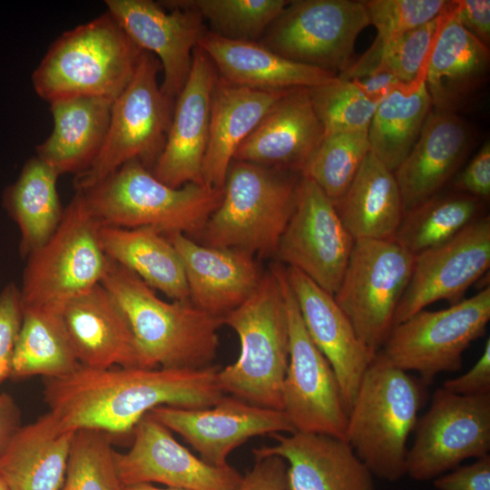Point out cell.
Instances as JSON below:
<instances>
[{
    "instance_id": "obj_1",
    "label": "cell",
    "mask_w": 490,
    "mask_h": 490,
    "mask_svg": "<svg viewBox=\"0 0 490 490\" xmlns=\"http://www.w3.org/2000/svg\"><path fill=\"white\" fill-rule=\"evenodd\" d=\"M219 369L215 365L196 369L80 366L64 377L44 378V396L48 412L65 430L128 434L157 407L196 409L216 404L225 395Z\"/></svg>"
},
{
    "instance_id": "obj_2",
    "label": "cell",
    "mask_w": 490,
    "mask_h": 490,
    "mask_svg": "<svg viewBox=\"0 0 490 490\" xmlns=\"http://www.w3.org/2000/svg\"><path fill=\"white\" fill-rule=\"evenodd\" d=\"M101 283L129 322L142 368L196 369L212 365L222 318L190 300L162 299L138 276L111 260Z\"/></svg>"
},
{
    "instance_id": "obj_3",
    "label": "cell",
    "mask_w": 490,
    "mask_h": 490,
    "mask_svg": "<svg viewBox=\"0 0 490 490\" xmlns=\"http://www.w3.org/2000/svg\"><path fill=\"white\" fill-rule=\"evenodd\" d=\"M425 386L380 351L367 368L348 414L345 439L373 475L388 482L406 475L407 443Z\"/></svg>"
},
{
    "instance_id": "obj_4",
    "label": "cell",
    "mask_w": 490,
    "mask_h": 490,
    "mask_svg": "<svg viewBox=\"0 0 490 490\" xmlns=\"http://www.w3.org/2000/svg\"><path fill=\"white\" fill-rule=\"evenodd\" d=\"M142 53L106 11L61 34L34 71L32 84L49 103L73 97L114 101L132 80Z\"/></svg>"
},
{
    "instance_id": "obj_5",
    "label": "cell",
    "mask_w": 490,
    "mask_h": 490,
    "mask_svg": "<svg viewBox=\"0 0 490 490\" xmlns=\"http://www.w3.org/2000/svg\"><path fill=\"white\" fill-rule=\"evenodd\" d=\"M222 322L235 331L240 343L237 360L219 369L223 393L255 406L282 410L289 334L279 265L262 274L252 294L226 314Z\"/></svg>"
},
{
    "instance_id": "obj_6",
    "label": "cell",
    "mask_w": 490,
    "mask_h": 490,
    "mask_svg": "<svg viewBox=\"0 0 490 490\" xmlns=\"http://www.w3.org/2000/svg\"><path fill=\"white\" fill-rule=\"evenodd\" d=\"M80 191L102 226L150 227L164 235L187 236L201 234L223 195V189L206 184L171 187L137 160Z\"/></svg>"
},
{
    "instance_id": "obj_7",
    "label": "cell",
    "mask_w": 490,
    "mask_h": 490,
    "mask_svg": "<svg viewBox=\"0 0 490 490\" xmlns=\"http://www.w3.org/2000/svg\"><path fill=\"white\" fill-rule=\"evenodd\" d=\"M300 173L232 161L222 200L201 234L204 245L275 254L295 205Z\"/></svg>"
},
{
    "instance_id": "obj_8",
    "label": "cell",
    "mask_w": 490,
    "mask_h": 490,
    "mask_svg": "<svg viewBox=\"0 0 490 490\" xmlns=\"http://www.w3.org/2000/svg\"><path fill=\"white\" fill-rule=\"evenodd\" d=\"M102 224L76 191L51 238L26 259L20 289L23 308L64 305L100 284L108 267Z\"/></svg>"
},
{
    "instance_id": "obj_9",
    "label": "cell",
    "mask_w": 490,
    "mask_h": 490,
    "mask_svg": "<svg viewBox=\"0 0 490 490\" xmlns=\"http://www.w3.org/2000/svg\"><path fill=\"white\" fill-rule=\"evenodd\" d=\"M157 57L142 51L134 74L113 101L104 142L93 162L75 174V191H85L137 160L147 169L160 157L170 129L173 104L161 92Z\"/></svg>"
},
{
    "instance_id": "obj_10",
    "label": "cell",
    "mask_w": 490,
    "mask_h": 490,
    "mask_svg": "<svg viewBox=\"0 0 490 490\" xmlns=\"http://www.w3.org/2000/svg\"><path fill=\"white\" fill-rule=\"evenodd\" d=\"M490 288L450 307L422 309L392 328L380 352L395 367L415 371L426 386L443 372H456L463 353L485 334Z\"/></svg>"
},
{
    "instance_id": "obj_11",
    "label": "cell",
    "mask_w": 490,
    "mask_h": 490,
    "mask_svg": "<svg viewBox=\"0 0 490 490\" xmlns=\"http://www.w3.org/2000/svg\"><path fill=\"white\" fill-rule=\"evenodd\" d=\"M414 256L389 240H355L336 302L360 340L378 352L409 281Z\"/></svg>"
},
{
    "instance_id": "obj_12",
    "label": "cell",
    "mask_w": 490,
    "mask_h": 490,
    "mask_svg": "<svg viewBox=\"0 0 490 490\" xmlns=\"http://www.w3.org/2000/svg\"><path fill=\"white\" fill-rule=\"evenodd\" d=\"M370 24L364 1H289L260 42L294 62L337 75L351 64L357 38Z\"/></svg>"
},
{
    "instance_id": "obj_13",
    "label": "cell",
    "mask_w": 490,
    "mask_h": 490,
    "mask_svg": "<svg viewBox=\"0 0 490 490\" xmlns=\"http://www.w3.org/2000/svg\"><path fill=\"white\" fill-rule=\"evenodd\" d=\"M279 272L289 334L282 410L295 431L345 439L348 412L337 376L305 328L285 267L279 266Z\"/></svg>"
},
{
    "instance_id": "obj_14",
    "label": "cell",
    "mask_w": 490,
    "mask_h": 490,
    "mask_svg": "<svg viewBox=\"0 0 490 490\" xmlns=\"http://www.w3.org/2000/svg\"><path fill=\"white\" fill-rule=\"evenodd\" d=\"M414 431L406 464L413 480H433L482 457L490 450V394L466 397L437 388Z\"/></svg>"
},
{
    "instance_id": "obj_15",
    "label": "cell",
    "mask_w": 490,
    "mask_h": 490,
    "mask_svg": "<svg viewBox=\"0 0 490 490\" xmlns=\"http://www.w3.org/2000/svg\"><path fill=\"white\" fill-rule=\"evenodd\" d=\"M354 242L333 201L313 181L300 175L294 210L275 252L278 259L334 295Z\"/></svg>"
},
{
    "instance_id": "obj_16",
    "label": "cell",
    "mask_w": 490,
    "mask_h": 490,
    "mask_svg": "<svg viewBox=\"0 0 490 490\" xmlns=\"http://www.w3.org/2000/svg\"><path fill=\"white\" fill-rule=\"evenodd\" d=\"M490 266V217L475 220L450 240L414 256L412 273L393 327L438 300L464 299Z\"/></svg>"
},
{
    "instance_id": "obj_17",
    "label": "cell",
    "mask_w": 490,
    "mask_h": 490,
    "mask_svg": "<svg viewBox=\"0 0 490 490\" xmlns=\"http://www.w3.org/2000/svg\"><path fill=\"white\" fill-rule=\"evenodd\" d=\"M126 453L114 452L122 485L159 483L187 490H236L242 480L229 464L212 466L180 444L150 413L134 426Z\"/></svg>"
},
{
    "instance_id": "obj_18",
    "label": "cell",
    "mask_w": 490,
    "mask_h": 490,
    "mask_svg": "<svg viewBox=\"0 0 490 490\" xmlns=\"http://www.w3.org/2000/svg\"><path fill=\"white\" fill-rule=\"evenodd\" d=\"M107 11L142 51L154 54L163 71L161 92L174 105L189 76L192 54L209 31L193 9L152 0H106Z\"/></svg>"
},
{
    "instance_id": "obj_19",
    "label": "cell",
    "mask_w": 490,
    "mask_h": 490,
    "mask_svg": "<svg viewBox=\"0 0 490 490\" xmlns=\"http://www.w3.org/2000/svg\"><path fill=\"white\" fill-rule=\"evenodd\" d=\"M150 414L179 434L210 465H228L229 455L250 438L296 432L282 410L267 408L224 395L205 408L160 406Z\"/></svg>"
},
{
    "instance_id": "obj_20",
    "label": "cell",
    "mask_w": 490,
    "mask_h": 490,
    "mask_svg": "<svg viewBox=\"0 0 490 490\" xmlns=\"http://www.w3.org/2000/svg\"><path fill=\"white\" fill-rule=\"evenodd\" d=\"M219 74L210 57L198 46L187 81L177 96L164 148L152 168L163 183L178 188L204 184L212 93Z\"/></svg>"
},
{
    "instance_id": "obj_21",
    "label": "cell",
    "mask_w": 490,
    "mask_h": 490,
    "mask_svg": "<svg viewBox=\"0 0 490 490\" xmlns=\"http://www.w3.org/2000/svg\"><path fill=\"white\" fill-rule=\"evenodd\" d=\"M285 274L309 337L337 376L348 414L359 383L377 352L360 340L332 294L294 268L286 267Z\"/></svg>"
},
{
    "instance_id": "obj_22",
    "label": "cell",
    "mask_w": 490,
    "mask_h": 490,
    "mask_svg": "<svg viewBox=\"0 0 490 490\" xmlns=\"http://www.w3.org/2000/svg\"><path fill=\"white\" fill-rule=\"evenodd\" d=\"M271 436L276 445L253 454L286 462L289 490H375L374 475L345 439L299 431Z\"/></svg>"
},
{
    "instance_id": "obj_23",
    "label": "cell",
    "mask_w": 490,
    "mask_h": 490,
    "mask_svg": "<svg viewBox=\"0 0 490 490\" xmlns=\"http://www.w3.org/2000/svg\"><path fill=\"white\" fill-rule=\"evenodd\" d=\"M323 136L309 88L291 89L240 144L233 161L301 174Z\"/></svg>"
},
{
    "instance_id": "obj_24",
    "label": "cell",
    "mask_w": 490,
    "mask_h": 490,
    "mask_svg": "<svg viewBox=\"0 0 490 490\" xmlns=\"http://www.w3.org/2000/svg\"><path fill=\"white\" fill-rule=\"evenodd\" d=\"M61 315L81 366L142 368L129 322L102 283L65 303Z\"/></svg>"
},
{
    "instance_id": "obj_25",
    "label": "cell",
    "mask_w": 490,
    "mask_h": 490,
    "mask_svg": "<svg viewBox=\"0 0 490 490\" xmlns=\"http://www.w3.org/2000/svg\"><path fill=\"white\" fill-rule=\"evenodd\" d=\"M165 236L181 256L189 300L213 316L223 318L241 305L261 279L253 255L200 244L182 233Z\"/></svg>"
},
{
    "instance_id": "obj_26",
    "label": "cell",
    "mask_w": 490,
    "mask_h": 490,
    "mask_svg": "<svg viewBox=\"0 0 490 490\" xmlns=\"http://www.w3.org/2000/svg\"><path fill=\"white\" fill-rule=\"evenodd\" d=\"M470 139L469 127L456 112H429L415 145L394 172L404 213L441 191L463 162Z\"/></svg>"
},
{
    "instance_id": "obj_27",
    "label": "cell",
    "mask_w": 490,
    "mask_h": 490,
    "mask_svg": "<svg viewBox=\"0 0 490 490\" xmlns=\"http://www.w3.org/2000/svg\"><path fill=\"white\" fill-rule=\"evenodd\" d=\"M198 46L219 76L238 86L284 91L321 86L338 77L333 72L284 58L260 42L231 40L208 31Z\"/></svg>"
},
{
    "instance_id": "obj_28",
    "label": "cell",
    "mask_w": 490,
    "mask_h": 490,
    "mask_svg": "<svg viewBox=\"0 0 490 490\" xmlns=\"http://www.w3.org/2000/svg\"><path fill=\"white\" fill-rule=\"evenodd\" d=\"M489 61V47L461 24L449 1L425 79L435 109L455 112L485 80Z\"/></svg>"
},
{
    "instance_id": "obj_29",
    "label": "cell",
    "mask_w": 490,
    "mask_h": 490,
    "mask_svg": "<svg viewBox=\"0 0 490 490\" xmlns=\"http://www.w3.org/2000/svg\"><path fill=\"white\" fill-rule=\"evenodd\" d=\"M289 91L250 89L218 77L211 97L209 140L202 166L204 184L223 189L236 150Z\"/></svg>"
},
{
    "instance_id": "obj_30",
    "label": "cell",
    "mask_w": 490,
    "mask_h": 490,
    "mask_svg": "<svg viewBox=\"0 0 490 490\" xmlns=\"http://www.w3.org/2000/svg\"><path fill=\"white\" fill-rule=\"evenodd\" d=\"M76 431L49 413L20 426L0 454V474L10 490H59Z\"/></svg>"
},
{
    "instance_id": "obj_31",
    "label": "cell",
    "mask_w": 490,
    "mask_h": 490,
    "mask_svg": "<svg viewBox=\"0 0 490 490\" xmlns=\"http://www.w3.org/2000/svg\"><path fill=\"white\" fill-rule=\"evenodd\" d=\"M113 103V100L101 97H73L50 103L53 131L37 145L36 156L59 176L84 171L104 142Z\"/></svg>"
},
{
    "instance_id": "obj_32",
    "label": "cell",
    "mask_w": 490,
    "mask_h": 490,
    "mask_svg": "<svg viewBox=\"0 0 490 490\" xmlns=\"http://www.w3.org/2000/svg\"><path fill=\"white\" fill-rule=\"evenodd\" d=\"M333 202L354 240L393 239L404 216L394 172L370 151L347 191Z\"/></svg>"
},
{
    "instance_id": "obj_33",
    "label": "cell",
    "mask_w": 490,
    "mask_h": 490,
    "mask_svg": "<svg viewBox=\"0 0 490 490\" xmlns=\"http://www.w3.org/2000/svg\"><path fill=\"white\" fill-rule=\"evenodd\" d=\"M99 237L109 260L171 299L189 300L181 256L167 236L150 227L102 226Z\"/></svg>"
},
{
    "instance_id": "obj_34",
    "label": "cell",
    "mask_w": 490,
    "mask_h": 490,
    "mask_svg": "<svg viewBox=\"0 0 490 490\" xmlns=\"http://www.w3.org/2000/svg\"><path fill=\"white\" fill-rule=\"evenodd\" d=\"M57 172L36 155L24 164L17 179L2 194V206L20 231L19 254L24 260L58 228L64 208Z\"/></svg>"
},
{
    "instance_id": "obj_35",
    "label": "cell",
    "mask_w": 490,
    "mask_h": 490,
    "mask_svg": "<svg viewBox=\"0 0 490 490\" xmlns=\"http://www.w3.org/2000/svg\"><path fill=\"white\" fill-rule=\"evenodd\" d=\"M426 83H402L378 104L368 129L370 152L394 172L415 145L431 108Z\"/></svg>"
},
{
    "instance_id": "obj_36",
    "label": "cell",
    "mask_w": 490,
    "mask_h": 490,
    "mask_svg": "<svg viewBox=\"0 0 490 490\" xmlns=\"http://www.w3.org/2000/svg\"><path fill=\"white\" fill-rule=\"evenodd\" d=\"M61 310L53 307L23 308L11 377L41 376L58 378L81 366L67 335Z\"/></svg>"
},
{
    "instance_id": "obj_37",
    "label": "cell",
    "mask_w": 490,
    "mask_h": 490,
    "mask_svg": "<svg viewBox=\"0 0 490 490\" xmlns=\"http://www.w3.org/2000/svg\"><path fill=\"white\" fill-rule=\"evenodd\" d=\"M484 201L456 191L437 193L404 213L394 240L416 256L456 236L480 219Z\"/></svg>"
},
{
    "instance_id": "obj_38",
    "label": "cell",
    "mask_w": 490,
    "mask_h": 490,
    "mask_svg": "<svg viewBox=\"0 0 490 490\" xmlns=\"http://www.w3.org/2000/svg\"><path fill=\"white\" fill-rule=\"evenodd\" d=\"M370 24L377 36L368 51L343 72L342 80L361 78L376 73L384 49L407 32L437 17L446 7V0H368L364 1Z\"/></svg>"
},
{
    "instance_id": "obj_39",
    "label": "cell",
    "mask_w": 490,
    "mask_h": 490,
    "mask_svg": "<svg viewBox=\"0 0 490 490\" xmlns=\"http://www.w3.org/2000/svg\"><path fill=\"white\" fill-rule=\"evenodd\" d=\"M162 3L195 10L210 32L231 40L258 42L288 0H169Z\"/></svg>"
},
{
    "instance_id": "obj_40",
    "label": "cell",
    "mask_w": 490,
    "mask_h": 490,
    "mask_svg": "<svg viewBox=\"0 0 490 490\" xmlns=\"http://www.w3.org/2000/svg\"><path fill=\"white\" fill-rule=\"evenodd\" d=\"M369 151L368 131L324 134L301 175L335 201L347 191Z\"/></svg>"
},
{
    "instance_id": "obj_41",
    "label": "cell",
    "mask_w": 490,
    "mask_h": 490,
    "mask_svg": "<svg viewBox=\"0 0 490 490\" xmlns=\"http://www.w3.org/2000/svg\"><path fill=\"white\" fill-rule=\"evenodd\" d=\"M109 434L80 429L74 434L59 490H121Z\"/></svg>"
},
{
    "instance_id": "obj_42",
    "label": "cell",
    "mask_w": 490,
    "mask_h": 490,
    "mask_svg": "<svg viewBox=\"0 0 490 490\" xmlns=\"http://www.w3.org/2000/svg\"><path fill=\"white\" fill-rule=\"evenodd\" d=\"M309 96L324 134L368 131L379 103L367 97L351 81L333 82L309 88Z\"/></svg>"
},
{
    "instance_id": "obj_43",
    "label": "cell",
    "mask_w": 490,
    "mask_h": 490,
    "mask_svg": "<svg viewBox=\"0 0 490 490\" xmlns=\"http://www.w3.org/2000/svg\"><path fill=\"white\" fill-rule=\"evenodd\" d=\"M446 7L432 21L407 32L389 44L382 53L377 72H389L406 84L425 81L429 56Z\"/></svg>"
},
{
    "instance_id": "obj_44",
    "label": "cell",
    "mask_w": 490,
    "mask_h": 490,
    "mask_svg": "<svg viewBox=\"0 0 490 490\" xmlns=\"http://www.w3.org/2000/svg\"><path fill=\"white\" fill-rule=\"evenodd\" d=\"M23 313L20 289L8 282L0 291V384L11 377Z\"/></svg>"
},
{
    "instance_id": "obj_45",
    "label": "cell",
    "mask_w": 490,
    "mask_h": 490,
    "mask_svg": "<svg viewBox=\"0 0 490 490\" xmlns=\"http://www.w3.org/2000/svg\"><path fill=\"white\" fill-rule=\"evenodd\" d=\"M433 485L436 490H490V455L457 466L433 479Z\"/></svg>"
},
{
    "instance_id": "obj_46",
    "label": "cell",
    "mask_w": 490,
    "mask_h": 490,
    "mask_svg": "<svg viewBox=\"0 0 490 490\" xmlns=\"http://www.w3.org/2000/svg\"><path fill=\"white\" fill-rule=\"evenodd\" d=\"M456 191L482 201L490 196V142L485 141L479 152L453 181Z\"/></svg>"
},
{
    "instance_id": "obj_47",
    "label": "cell",
    "mask_w": 490,
    "mask_h": 490,
    "mask_svg": "<svg viewBox=\"0 0 490 490\" xmlns=\"http://www.w3.org/2000/svg\"><path fill=\"white\" fill-rule=\"evenodd\" d=\"M236 490H289L286 462L276 456L256 458Z\"/></svg>"
},
{
    "instance_id": "obj_48",
    "label": "cell",
    "mask_w": 490,
    "mask_h": 490,
    "mask_svg": "<svg viewBox=\"0 0 490 490\" xmlns=\"http://www.w3.org/2000/svg\"><path fill=\"white\" fill-rule=\"evenodd\" d=\"M446 390L459 396H481L490 394V339L487 338L484 351L476 363L464 375L446 380Z\"/></svg>"
},
{
    "instance_id": "obj_49",
    "label": "cell",
    "mask_w": 490,
    "mask_h": 490,
    "mask_svg": "<svg viewBox=\"0 0 490 490\" xmlns=\"http://www.w3.org/2000/svg\"><path fill=\"white\" fill-rule=\"evenodd\" d=\"M455 11L461 24L477 40L489 47L490 1L456 0Z\"/></svg>"
},
{
    "instance_id": "obj_50",
    "label": "cell",
    "mask_w": 490,
    "mask_h": 490,
    "mask_svg": "<svg viewBox=\"0 0 490 490\" xmlns=\"http://www.w3.org/2000/svg\"><path fill=\"white\" fill-rule=\"evenodd\" d=\"M348 81H351L367 97L378 103L403 83L394 74L387 71L377 72L362 78H354Z\"/></svg>"
},
{
    "instance_id": "obj_51",
    "label": "cell",
    "mask_w": 490,
    "mask_h": 490,
    "mask_svg": "<svg viewBox=\"0 0 490 490\" xmlns=\"http://www.w3.org/2000/svg\"><path fill=\"white\" fill-rule=\"evenodd\" d=\"M20 410L13 397L0 393V454L21 426Z\"/></svg>"
},
{
    "instance_id": "obj_52",
    "label": "cell",
    "mask_w": 490,
    "mask_h": 490,
    "mask_svg": "<svg viewBox=\"0 0 490 490\" xmlns=\"http://www.w3.org/2000/svg\"><path fill=\"white\" fill-rule=\"evenodd\" d=\"M121 490H187V489H181V488H174V487H157L154 486L152 484H136V485H122Z\"/></svg>"
},
{
    "instance_id": "obj_53",
    "label": "cell",
    "mask_w": 490,
    "mask_h": 490,
    "mask_svg": "<svg viewBox=\"0 0 490 490\" xmlns=\"http://www.w3.org/2000/svg\"><path fill=\"white\" fill-rule=\"evenodd\" d=\"M0 490H10L5 481L4 480L3 476L1 475V474H0Z\"/></svg>"
}]
</instances>
